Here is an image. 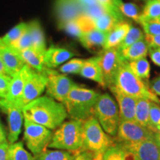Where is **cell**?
Masks as SVG:
<instances>
[{
	"label": "cell",
	"mask_w": 160,
	"mask_h": 160,
	"mask_svg": "<svg viewBox=\"0 0 160 160\" xmlns=\"http://www.w3.org/2000/svg\"><path fill=\"white\" fill-rule=\"evenodd\" d=\"M28 28V23L21 22L12 28L7 33H5V35L0 37V39L6 45L11 46L27 31Z\"/></svg>",
	"instance_id": "f1b7e54d"
},
{
	"label": "cell",
	"mask_w": 160,
	"mask_h": 160,
	"mask_svg": "<svg viewBox=\"0 0 160 160\" xmlns=\"http://www.w3.org/2000/svg\"><path fill=\"white\" fill-rule=\"evenodd\" d=\"M33 71L34 70L26 65L21 71L13 76L11 79V84H10L8 93L5 99H4L8 102H13L18 98H19L22 93L28 80Z\"/></svg>",
	"instance_id": "e0dca14e"
},
{
	"label": "cell",
	"mask_w": 160,
	"mask_h": 160,
	"mask_svg": "<svg viewBox=\"0 0 160 160\" xmlns=\"http://www.w3.org/2000/svg\"><path fill=\"white\" fill-rule=\"evenodd\" d=\"M131 27V24L125 20L119 22L115 25V27L107 34L102 49L117 48L120 44L122 42L123 39H125Z\"/></svg>",
	"instance_id": "ffe728a7"
},
{
	"label": "cell",
	"mask_w": 160,
	"mask_h": 160,
	"mask_svg": "<svg viewBox=\"0 0 160 160\" xmlns=\"http://www.w3.org/2000/svg\"><path fill=\"white\" fill-rule=\"evenodd\" d=\"M145 39L148 44L149 47H158L160 48V35L158 36H149L145 35Z\"/></svg>",
	"instance_id": "ee69618b"
},
{
	"label": "cell",
	"mask_w": 160,
	"mask_h": 160,
	"mask_svg": "<svg viewBox=\"0 0 160 160\" xmlns=\"http://www.w3.org/2000/svg\"><path fill=\"white\" fill-rule=\"evenodd\" d=\"M76 2H77L83 8L88 7H91V6H93L99 4L97 2V0H75Z\"/></svg>",
	"instance_id": "7dc6e473"
},
{
	"label": "cell",
	"mask_w": 160,
	"mask_h": 160,
	"mask_svg": "<svg viewBox=\"0 0 160 160\" xmlns=\"http://www.w3.org/2000/svg\"><path fill=\"white\" fill-rule=\"evenodd\" d=\"M157 137L158 138V139H159V141L160 142V132H159V133H157Z\"/></svg>",
	"instance_id": "f5cc1de1"
},
{
	"label": "cell",
	"mask_w": 160,
	"mask_h": 160,
	"mask_svg": "<svg viewBox=\"0 0 160 160\" xmlns=\"http://www.w3.org/2000/svg\"><path fill=\"white\" fill-rule=\"evenodd\" d=\"M24 119L56 130L68 117L63 103L48 96L39 97L22 109Z\"/></svg>",
	"instance_id": "6da1fadb"
},
{
	"label": "cell",
	"mask_w": 160,
	"mask_h": 160,
	"mask_svg": "<svg viewBox=\"0 0 160 160\" xmlns=\"http://www.w3.org/2000/svg\"><path fill=\"white\" fill-rule=\"evenodd\" d=\"M109 90L114 96L119 107L120 120L135 121L136 106L138 99L125 94L115 86H111Z\"/></svg>",
	"instance_id": "2e32d148"
},
{
	"label": "cell",
	"mask_w": 160,
	"mask_h": 160,
	"mask_svg": "<svg viewBox=\"0 0 160 160\" xmlns=\"http://www.w3.org/2000/svg\"><path fill=\"white\" fill-rule=\"evenodd\" d=\"M74 56L69 50L59 47H51L47 48L44 54V65L46 68L54 69L63 65Z\"/></svg>",
	"instance_id": "ac0fdd59"
},
{
	"label": "cell",
	"mask_w": 160,
	"mask_h": 160,
	"mask_svg": "<svg viewBox=\"0 0 160 160\" xmlns=\"http://www.w3.org/2000/svg\"><path fill=\"white\" fill-rule=\"evenodd\" d=\"M113 86L130 97L148 99L160 105V98L151 91L148 84L138 78L131 71L127 62L123 61L122 62Z\"/></svg>",
	"instance_id": "3957f363"
},
{
	"label": "cell",
	"mask_w": 160,
	"mask_h": 160,
	"mask_svg": "<svg viewBox=\"0 0 160 160\" xmlns=\"http://www.w3.org/2000/svg\"><path fill=\"white\" fill-rule=\"evenodd\" d=\"M143 1H146V2H147V1H149V0H143Z\"/></svg>",
	"instance_id": "db71d44e"
},
{
	"label": "cell",
	"mask_w": 160,
	"mask_h": 160,
	"mask_svg": "<svg viewBox=\"0 0 160 160\" xmlns=\"http://www.w3.org/2000/svg\"><path fill=\"white\" fill-rule=\"evenodd\" d=\"M24 120V140L26 145L33 155L39 154L48 148L53 132L45 126Z\"/></svg>",
	"instance_id": "52a82bcc"
},
{
	"label": "cell",
	"mask_w": 160,
	"mask_h": 160,
	"mask_svg": "<svg viewBox=\"0 0 160 160\" xmlns=\"http://www.w3.org/2000/svg\"><path fill=\"white\" fill-rule=\"evenodd\" d=\"M93 160H103V153H97V154H94Z\"/></svg>",
	"instance_id": "816d5d0a"
},
{
	"label": "cell",
	"mask_w": 160,
	"mask_h": 160,
	"mask_svg": "<svg viewBox=\"0 0 160 160\" xmlns=\"http://www.w3.org/2000/svg\"><path fill=\"white\" fill-rule=\"evenodd\" d=\"M122 0H97V2L101 5L105 11L115 16L119 21L125 20L124 17L120 13L118 10V6Z\"/></svg>",
	"instance_id": "74e56055"
},
{
	"label": "cell",
	"mask_w": 160,
	"mask_h": 160,
	"mask_svg": "<svg viewBox=\"0 0 160 160\" xmlns=\"http://www.w3.org/2000/svg\"><path fill=\"white\" fill-rule=\"evenodd\" d=\"M12 77L0 73V99H5L8 93Z\"/></svg>",
	"instance_id": "60d3db41"
},
{
	"label": "cell",
	"mask_w": 160,
	"mask_h": 160,
	"mask_svg": "<svg viewBox=\"0 0 160 160\" xmlns=\"http://www.w3.org/2000/svg\"><path fill=\"white\" fill-rule=\"evenodd\" d=\"M125 152H126V160H139L137 157H135V156H133L132 153H130V152H128L126 151H125Z\"/></svg>",
	"instance_id": "f907efd6"
},
{
	"label": "cell",
	"mask_w": 160,
	"mask_h": 160,
	"mask_svg": "<svg viewBox=\"0 0 160 160\" xmlns=\"http://www.w3.org/2000/svg\"><path fill=\"white\" fill-rule=\"evenodd\" d=\"M114 143L112 137L104 131L94 116L83 121V141L80 152L104 153Z\"/></svg>",
	"instance_id": "5b68a950"
},
{
	"label": "cell",
	"mask_w": 160,
	"mask_h": 160,
	"mask_svg": "<svg viewBox=\"0 0 160 160\" xmlns=\"http://www.w3.org/2000/svg\"><path fill=\"white\" fill-rule=\"evenodd\" d=\"M79 74L85 79L94 81L102 88H105L99 55L85 59V62L79 72Z\"/></svg>",
	"instance_id": "d6986e66"
},
{
	"label": "cell",
	"mask_w": 160,
	"mask_h": 160,
	"mask_svg": "<svg viewBox=\"0 0 160 160\" xmlns=\"http://www.w3.org/2000/svg\"><path fill=\"white\" fill-rule=\"evenodd\" d=\"M148 86L151 91L160 98V74L149 82Z\"/></svg>",
	"instance_id": "7bdbcfd3"
},
{
	"label": "cell",
	"mask_w": 160,
	"mask_h": 160,
	"mask_svg": "<svg viewBox=\"0 0 160 160\" xmlns=\"http://www.w3.org/2000/svg\"><path fill=\"white\" fill-rule=\"evenodd\" d=\"M93 116L102 128L111 137H117L120 122L119 107L108 93L99 94L94 106Z\"/></svg>",
	"instance_id": "8992f818"
},
{
	"label": "cell",
	"mask_w": 160,
	"mask_h": 160,
	"mask_svg": "<svg viewBox=\"0 0 160 160\" xmlns=\"http://www.w3.org/2000/svg\"><path fill=\"white\" fill-rule=\"evenodd\" d=\"M42 73L47 77L46 94L59 102L63 103L76 83L64 73L53 69L45 68Z\"/></svg>",
	"instance_id": "ba28073f"
},
{
	"label": "cell",
	"mask_w": 160,
	"mask_h": 160,
	"mask_svg": "<svg viewBox=\"0 0 160 160\" xmlns=\"http://www.w3.org/2000/svg\"><path fill=\"white\" fill-rule=\"evenodd\" d=\"M120 144L126 151L130 152L139 160H160V142L157 133L137 143Z\"/></svg>",
	"instance_id": "7c38bea8"
},
{
	"label": "cell",
	"mask_w": 160,
	"mask_h": 160,
	"mask_svg": "<svg viewBox=\"0 0 160 160\" xmlns=\"http://www.w3.org/2000/svg\"><path fill=\"white\" fill-rule=\"evenodd\" d=\"M25 64L35 71L42 73L45 68L44 65V54L33 48H28L19 52Z\"/></svg>",
	"instance_id": "cb8c5ba5"
},
{
	"label": "cell",
	"mask_w": 160,
	"mask_h": 160,
	"mask_svg": "<svg viewBox=\"0 0 160 160\" xmlns=\"http://www.w3.org/2000/svg\"><path fill=\"white\" fill-rule=\"evenodd\" d=\"M8 148V142L0 144V160H10Z\"/></svg>",
	"instance_id": "f6af8a7d"
},
{
	"label": "cell",
	"mask_w": 160,
	"mask_h": 160,
	"mask_svg": "<svg viewBox=\"0 0 160 160\" xmlns=\"http://www.w3.org/2000/svg\"><path fill=\"white\" fill-rule=\"evenodd\" d=\"M7 135H6V132L2 124L0 121V144H2L7 142Z\"/></svg>",
	"instance_id": "c3c4849f"
},
{
	"label": "cell",
	"mask_w": 160,
	"mask_h": 160,
	"mask_svg": "<svg viewBox=\"0 0 160 160\" xmlns=\"http://www.w3.org/2000/svg\"><path fill=\"white\" fill-rule=\"evenodd\" d=\"M84 62H85V59H69L68 61L60 66L59 71L64 74H67V73L79 74V72L82 68Z\"/></svg>",
	"instance_id": "d590c367"
},
{
	"label": "cell",
	"mask_w": 160,
	"mask_h": 160,
	"mask_svg": "<svg viewBox=\"0 0 160 160\" xmlns=\"http://www.w3.org/2000/svg\"><path fill=\"white\" fill-rule=\"evenodd\" d=\"M11 47L13 48V49L16 50L17 52H19V53L22 51H25V50L31 48L32 41L31 35H30L28 31V28L27 31L14 44L11 45Z\"/></svg>",
	"instance_id": "f35d334b"
},
{
	"label": "cell",
	"mask_w": 160,
	"mask_h": 160,
	"mask_svg": "<svg viewBox=\"0 0 160 160\" xmlns=\"http://www.w3.org/2000/svg\"><path fill=\"white\" fill-rule=\"evenodd\" d=\"M75 157L74 153L68 151H51L46 149L39 154L34 156V160H74Z\"/></svg>",
	"instance_id": "83f0119b"
},
{
	"label": "cell",
	"mask_w": 160,
	"mask_h": 160,
	"mask_svg": "<svg viewBox=\"0 0 160 160\" xmlns=\"http://www.w3.org/2000/svg\"><path fill=\"white\" fill-rule=\"evenodd\" d=\"M0 110L8 115L9 128L8 142L9 144L14 143L17 141L22 131L24 119L22 109L4 99H0Z\"/></svg>",
	"instance_id": "4fadbf2b"
},
{
	"label": "cell",
	"mask_w": 160,
	"mask_h": 160,
	"mask_svg": "<svg viewBox=\"0 0 160 160\" xmlns=\"http://www.w3.org/2000/svg\"><path fill=\"white\" fill-rule=\"evenodd\" d=\"M139 24L141 25L145 35H160V16L151 19H141Z\"/></svg>",
	"instance_id": "d6a6232c"
},
{
	"label": "cell",
	"mask_w": 160,
	"mask_h": 160,
	"mask_svg": "<svg viewBox=\"0 0 160 160\" xmlns=\"http://www.w3.org/2000/svg\"><path fill=\"white\" fill-rule=\"evenodd\" d=\"M60 30H63V31H65L66 33H68V34L77 38H79L80 36H81L82 33L77 19L71 20V21L67 22L65 25H64L61 28Z\"/></svg>",
	"instance_id": "ab89813d"
},
{
	"label": "cell",
	"mask_w": 160,
	"mask_h": 160,
	"mask_svg": "<svg viewBox=\"0 0 160 160\" xmlns=\"http://www.w3.org/2000/svg\"><path fill=\"white\" fill-rule=\"evenodd\" d=\"M155 134L154 132L141 125L136 121L120 120L117 137L118 142L133 144L148 139Z\"/></svg>",
	"instance_id": "30bf717a"
},
{
	"label": "cell",
	"mask_w": 160,
	"mask_h": 160,
	"mask_svg": "<svg viewBox=\"0 0 160 160\" xmlns=\"http://www.w3.org/2000/svg\"><path fill=\"white\" fill-rule=\"evenodd\" d=\"M100 93L75 84L64 101L68 117L85 121L93 116L94 106Z\"/></svg>",
	"instance_id": "7a4b0ae2"
},
{
	"label": "cell",
	"mask_w": 160,
	"mask_h": 160,
	"mask_svg": "<svg viewBox=\"0 0 160 160\" xmlns=\"http://www.w3.org/2000/svg\"><path fill=\"white\" fill-rule=\"evenodd\" d=\"M151 101L144 99H138L136 106L135 121L144 127L149 128V115Z\"/></svg>",
	"instance_id": "d4e9b609"
},
{
	"label": "cell",
	"mask_w": 160,
	"mask_h": 160,
	"mask_svg": "<svg viewBox=\"0 0 160 160\" xmlns=\"http://www.w3.org/2000/svg\"><path fill=\"white\" fill-rule=\"evenodd\" d=\"M0 57L8 74L13 77L25 67L26 64L19 52L11 46L6 45L0 39Z\"/></svg>",
	"instance_id": "9a60e30c"
},
{
	"label": "cell",
	"mask_w": 160,
	"mask_h": 160,
	"mask_svg": "<svg viewBox=\"0 0 160 160\" xmlns=\"http://www.w3.org/2000/svg\"><path fill=\"white\" fill-rule=\"evenodd\" d=\"M93 157H94V154L90 152H79L76 154L74 160H93Z\"/></svg>",
	"instance_id": "bcb514c9"
},
{
	"label": "cell",
	"mask_w": 160,
	"mask_h": 160,
	"mask_svg": "<svg viewBox=\"0 0 160 160\" xmlns=\"http://www.w3.org/2000/svg\"><path fill=\"white\" fill-rule=\"evenodd\" d=\"M149 129L156 133L160 132V105L153 102L150 108Z\"/></svg>",
	"instance_id": "8d00e7d4"
},
{
	"label": "cell",
	"mask_w": 160,
	"mask_h": 160,
	"mask_svg": "<svg viewBox=\"0 0 160 160\" xmlns=\"http://www.w3.org/2000/svg\"><path fill=\"white\" fill-rule=\"evenodd\" d=\"M145 34L143 31H142L139 28L133 27L131 25V28L128 32L127 35L125 36V39H123L122 42L120 44V45L117 48V50L119 51H122V50L125 49V48L137 42L139 40L145 39Z\"/></svg>",
	"instance_id": "4dcf8cb0"
},
{
	"label": "cell",
	"mask_w": 160,
	"mask_h": 160,
	"mask_svg": "<svg viewBox=\"0 0 160 160\" xmlns=\"http://www.w3.org/2000/svg\"><path fill=\"white\" fill-rule=\"evenodd\" d=\"M129 68L140 79L147 81L151 75V66L146 58L127 62Z\"/></svg>",
	"instance_id": "484cf974"
},
{
	"label": "cell",
	"mask_w": 160,
	"mask_h": 160,
	"mask_svg": "<svg viewBox=\"0 0 160 160\" xmlns=\"http://www.w3.org/2000/svg\"><path fill=\"white\" fill-rule=\"evenodd\" d=\"M103 160H126V152L121 144L114 143L103 153Z\"/></svg>",
	"instance_id": "e575fe53"
},
{
	"label": "cell",
	"mask_w": 160,
	"mask_h": 160,
	"mask_svg": "<svg viewBox=\"0 0 160 160\" xmlns=\"http://www.w3.org/2000/svg\"><path fill=\"white\" fill-rule=\"evenodd\" d=\"M148 55L151 61L156 65L160 67V48L149 47Z\"/></svg>",
	"instance_id": "b9f144b4"
},
{
	"label": "cell",
	"mask_w": 160,
	"mask_h": 160,
	"mask_svg": "<svg viewBox=\"0 0 160 160\" xmlns=\"http://www.w3.org/2000/svg\"><path fill=\"white\" fill-rule=\"evenodd\" d=\"M148 44L145 39H143L119 52L123 61L131 62L142 58H146L148 54Z\"/></svg>",
	"instance_id": "44dd1931"
},
{
	"label": "cell",
	"mask_w": 160,
	"mask_h": 160,
	"mask_svg": "<svg viewBox=\"0 0 160 160\" xmlns=\"http://www.w3.org/2000/svg\"><path fill=\"white\" fill-rule=\"evenodd\" d=\"M118 10L124 17L131 19L137 23L139 22L141 12H139V8L135 4L124 2L122 1L118 6Z\"/></svg>",
	"instance_id": "1f68e13d"
},
{
	"label": "cell",
	"mask_w": 160,
	"mask_h": 160,
	"mask_svg": "<svg viewBox=\"0 0 160 160\" xmlns=\"http://www.w3.org/2000/svg\"><path fill=\"white\" fill-rule=\"evenodd\" d=\"M106 37H107L106 33L94 28L82 33L78 39L85 48L91 51L100 47L102 49Z\"/></svg>",
	"instance_id": "603a6c76"
},
{
	"label": "cell",
	"mask_w": 160,
	"mask_h": 160,
	"mask_svg": "<svg viewBox=\"0 0 160 160\" xmlns=\"http://www.w3.org/2000/svg\"><path fill=\"white\" fill-rule=\"evenodd\" d=\"M0 73H2V74H4V75H8L7 73V71H6L5 68V65H4V64L2 62V60L1 57H0Z\"/></svg>",
	"instance_id": "681fc988"
},
{
	"label": "cell",
	"mask_w": 160,
	"mask_h": 160,
	"mask_svg": "<svg viewBox=\"0 0 160 160\" xmlns=\"http://www.w3.org/2000/svg\"><path fill=\"white\" fill-rule=\"evenodd\" d=\"M98 55L102 71L105 88H109L114 85L116 76L123 60L117 48L102 49Z\"/></svg>",
	"instance_id": "8fae6325"
},
{
	"label": "cell",
	"mask_w": 160,
	"mask_h": 160,
	"mask_svg": "<svg viewBox=\"0 0 160 160\" xmlns=\"http://www.w3.org/2000/svg\"><path fill=\"white\" fill-rule=\"evenodd\" d=\"M160 16V0H149L146 2L142 11L141 12L140 20L155 18ZM139 20V21H140Z\"/></svg>",
	"instance_id": "836d02e7"
},
{
	"label": "cell",
	"mask_w": 160,
	"mask_h": 160,
	"mask_svg": "<svg viewBox=\"0 0 160 160\" xmlns=\"http://www.w3.org/2000/svg\"><path fill=\"white\" fill-rule=\"evenodd\" d=\"M8 153L10 160H34V156L24 148L22 142L9 144Z\"/></svg>",
	"instance_id": "f546056e"
},
{
	"label": "cell",
	"mask_w": 160,
	"mask_h": 160,
	"mask_svg": "<svg viewBox=\"0 0 160 160\" xmlns=\"http://www.w3.org/2000/svg\"><path fill=\"white\" fill-rule=\"evenodd\" d=\"M54 11L59 29L84 13L83 8L75 0H56Z\"/></svg>",
	"instance_id": "5bb4252c"
},
{
	"label": "cell",
	"mask_w": 160,
	"mask_h": 160,
	"mask_svg": "<svg viewBox=\"0 0 160 160\" xmlns=\"http://www.w3.org/2000/svg\"><path fill=\"white\" fill-rule=\"evenodd\" d=\"M28 31L32 41V48L40 53L45 54V52L47 50L45 33L41 24L38 20H32L28 22Z\"/></svg>",
	"instance_id": "7402d4cb"
},
{
	"label": "cell",
	"mask_w": 160,
	"mask_h": 160,
	"mask_svg": "<svg viewBox=\"0 0 160 160\" xmlns=\"http://www.w3.org/2000/svg\"><path fill=\"white\" fill-rule=\"evenodd\" d=\"M93 21L95 29L103 32L106 34H108L115 27V25L120 22L115 16L108 12H106L101 17L93 20Z\"/></svg>",
	"instance_id": "4316f807"
},
{
	"label": "cell",
	"mask_w": 160,
	"mask_h": 160,
	"mask_svg": "<svg viewBox=\"0 0 160 160\" xmlns=\"http://www.w3.org/2000/svg\"><path fill=\"white\" fill-rule=\"evenodd\" d=\"M83 141V121L71 119L64 122L53 133L49 148L79 153Z\"/></svg>",
	"instance_id": "277c9868"
},
{
	"label": "cell",
	"mask_w": 160,
	"mask_h": 160,
	"mask_svg": "<svg viewBox=\"0 0 160 160\" xmlns=\"http://www.w3.org/2000/svg\"><path fill=\"white\" fill-rule=\"evenodd\" d=\"M46 85H47L46 76L43 73L33 71L28 80L20 97L15 101L9 102L19 108L23 109V108L28 104L37 99L38 97H41V94L46 89Z\"/></svg>",
	"instance_id": "9c48e42d"
}]
</instances>
